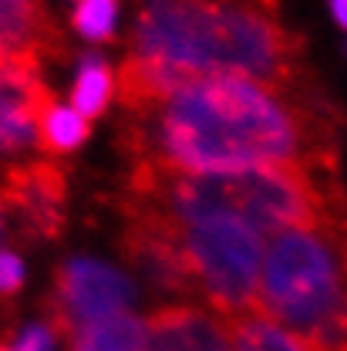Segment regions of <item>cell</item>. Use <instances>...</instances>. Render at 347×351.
I'll use <instances>...</instances> for the list:
<instances>
[{
    "instance_id": "obj_1",
    "label": "cell",
    "mask_w": 347,
    "mask_h": 351,
    "mask_svg": "<svg viewBox=\"0 0 347 351\" xmlns=\"http://www.w3.org/2000/svg\"><path fill=\"white\" fill-rule=\"evenodd\" d=\"M135 115L125 132L131 152L182 173H236L307 162L324 152V132L300 108L243 75H189L162 101Z\"/></svg>"
},
{
    "instance_id": "obj_2",
    "label": "cell",
    "mask_w": 347,
    "mask_h": 351,
    "mask_svg": "<svg viewBox=\"0 0 347 351\" xmlns=\"http://www.w3.org/2000/svg\"><path fill=\"white\" fill-rule=\"evenodd\" d=\"M135 58L179 75H243L273 85L290 75L294 41L257 7L213 0H145Z\"/></svg>"
},
{
    "instance_id": "obj_3",
    "label": "cell",
    "mask_w": 347,
    "mask_h": 351,
    "mask_svg": "<svg viewBox=\"0 0 347 351\" xmlns=\"http://www.w3.org/2000/svg\"><path fill=\"white\" fill-rule=\"evenodd\" d=\"M129 189L131 203L162 217H229L260 237L313 226L331 217V203L307 162H270L236 173H182L155 159H138Z\"/></svg>"
},
{
    "instance_id": "obj_4",
    "label": "cell",
    "mask_w": 347,
    "mask_h": 351,
    "mask_svg": "<svg viewBox=\"0 0 347 351\" xmlns=\"http://www.w3.org/2000/svg\"><path fill=\"white\" fill-rule=\"evenodd\" d=\"M253 311L317 351H344V247L337 219L273 237L260 263Z\"/></svg>"
},
{
    "instance_id": "obj_5",
    "label": "cell",
    "mask_w": 347,
    "mask_h": 351,
    "mask_svg": "<svg viewBox=\"0 0 347 351\" xmlns=\"http://www.w3.org/2000/svg\"><path fill=\"white\" fill-rule=\"evenodd\" d=\"M162 223L185 294L199 291L222 314L253 311L263 263L260 233L229 217H162Z\"/></svg>"
},
{
    "instance_id": "obj_6",
    "label": "cell",
    "mask_w": 347,
    "mask_h": 351,
    "mask_svg": "<svg viewBox=\"0 0 347 351\" xmlns=\"http://www.w3.org/2000/svg\"><path fill=\"white\" fill-rule=\"evenodd\" d=\"M135 301V287L125 274L98 261H71L54 277V294L47 301L51 338H71L91 321L122 314Z\"/></svg>"
},
{
    "instance_id": "obj_7",
    "label": "cell",
    "mask_w": 347,
    "mask_h": 351,
    "mask_svg": "<svg viewBox=\"0 0 347 351\" xmlns=\"http://www.w3.org/2000/svg\"><path fill=\"white\" fill-rule=\"evenodd\" d=\"M54 95L38 78V64L31 54L0 58V152L27 149Z\"/></svg>"
},
{
    "instance_id": "obj_8",
    "label": "cell",
    "mask_w": 347,
    "mask_h": 351,
    "mask_svg": "<svg viewBox=\"0 0 347 351\" xmlns=\"http://www.w3.org/2000/svg\"><path fill=\"white\" fill-rule=\"evenodd\" d=\"M0 206L24 219L31 237H57L64 226V173L51 162L14 166L3 179Z\"/></svg>"
},
{
    "instance_id": "obj_9",
    "label": "cell",
    "mask_w": 347,
    "mask_h": 351,
    "mask_svg": "<svg viewBox=\"0 0 347 351\" xmlns=\"http://www.w3.org/2000/svg\"><path fill=\"white\" fill-rule=\"evenodd\" d=\"M142 351H233L216 317L199 307H159L145 321Z\"/></svg>"
},
{
    "instance_id": "obj_10",
    "label": "cell",
    "mask_w": 347,
    "mask_h": 351,
    "mask_svg": "<svg viewBox=\"0 0 347 351\" xmlns=\"http://www.w3.org/2000/svg\"><path fill=\"white\" fill-rule=\"evenodd\" d=\"M226 317H229L226 338H229L233 351H317L310 341L273 324L270 317H263L257 311H240V314H226Z\"/></svg>"
},
{
    "instance_id": "obj_11",
    "label": "cell",
    "mask_w": 347,
    "mask_h": 351,
    "mask_svg": "<svg viewBox=\"0 0 347 351\" xmlns=\"http://www.w3.org/2000/svg\"><path fill=\"white\" fill-rule=\"evenodd\" d=\"M145 348V321L135 314H112L91 321L71 335V351H142Z\"/></svg>"
},
{
    "instance_id": "obj_12",
    "label": "cell",
    "mask_w": 347,
    "mask_h": 351,
    "mask_svg": "<svg viewBox=\"0 0 347 351\" xmlns=\"http://www.w3.org/2000/svg\"><path fill=\"white\" fill-rule=\"evenodd\" d=\"M115 98V71L101 54H85L71 85V108L91 122L98 115H105V108Z\"/></svg>"
},
{
    "instance_id": "obj_13",
    "label": "cell",
    "mask_w": 347,
    "mask_h": 351,
    "mask_svg": "<svg viewBox=\"0 0 347 351\" xmlns=\"http://www.w3.org/2000/svg\"><path fill=\"white\" fill-rule=\"evenodd\" d=\"M38 0H0V58L31 54V44L38 41Z\"/></svg>"
},
{
    "instance_id": "obj_14",
    "label": "cell",
    "mask_w": 347,
    "mask_h": 351,
    "mask_svg": "<svg viewBox=\"0 0 347 351\" xmlns=\"http://www.w3.org/2000/svg\"><path fill=\"white\" fill-rule=\"evenodd\" d=\"M34 138L47 152H71L88 138V122L75 108H64V105L51 101L44 108L41 122H38V135Z\"/></svg>"
},
{
    "instance_id": "obj_15",
    "label": "cell",
    "mask_w": 347,
    "mask_h": 351,
    "mask_svg": "<svg viewBox=\"0 0 347 351\" xmlns=\"http://www.w3.org/2000/svg\"><path fill=\"white\" fill-rule=\"evenodd\" d=\"M122 3L118 0H75L71 10V31L91 44H105L118 34Z\"/></svg>"
},
{
    "instance_id": "obj_16",
    "label": "cell",
    "mask_w": 347,
    "mask_h": 351,
    "mask_svg": "<svg viewBox=\"0 0 347 351\" xmlns=\"http://www.w3.org/2000/svg\"><path fill=\"white\" fill-rule=\"evenodd\" d=\"M24 284V267H21V257H14L10 250H0V298L21 291Z\"/></svg>"
},
{
    "instance_id": "obj_17",
    "label": "cell",
    "mask_w": 347,
    "mask_h": 351,
    "mask_svg": "<svg viewBox=\"0 0 347 351\" xmlns=\"http://www.w3.org/2000/svg\"><path fill=\"white\" fill-rule=\"evenodd\" d=\"M21 348L24 351H54V338H51V331H47L44 324H38V328H31V331L24 335Z\"/></svg>"
},
{
    "instance_id": "obj_18",
    "label": "cell",
    "mask_w": 347,
    "mask_h": 351,
    "mask_svg": "<svg viewBox=\"0 0 347 351\" xmlns=\"http://www.w3.org/2000/svg\"><path fill=\"white\" fill-rule=\"evenodd\" d=\"M327 14H331V21L344 31L347 27V0H327Z\"/></svg>"
},
{
    "instance_id": "obj_19",
    "label": "cell",
    "mask_w": 347,
    "mask_h": 351,
    "mask_svg": "<svg viewBox=\"0 0 347 351\" xmlns=\"http://www.w3.org/2000/svg\"><path fill=\"white\" fill-rule=\"evenodd\" d=\"M0 351H24V348H10V345H0Z\"/></svg>"
},
{
    "instance_id": "obj_20",
    "label": "cell",
    "mask_w": 347,
    "mask_h": 351,
    "mask_svg": "<svg viewBox=\"0 0 347 351\" xmlns=\"http://www.w3.org/2000/svg\"><path fill=\"white\" fill-rule=\"evenodd\" d=\"M0 233H3V206H0Z\"/></svg>"
}]
</instances>
